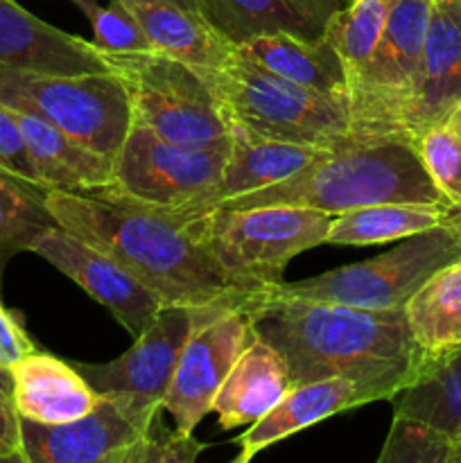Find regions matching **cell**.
<instances>
[{
	"mask_svg": "<svg viewBox=\"0 0 461 463\" xmlns=\"http://www.w3.org/2000/svg\"><path fill=\"white\" fill-rule=\"evenodd\" d=\"M45 206L68 233L125 267L163 307L247 310L260 289L230 276L183 224L90 194L48 190Z\"/></svg>",
	"mask_w": 461,
	"mask_h": 463,
	"instance_id": "cell-1",
	"label": "cell"
},
{
	"mask_svg": "<svg viewBox=\"0 0 461 463\" xmlns=\"http://www.w3.org/2000/svg\"><path fill=\"white\" fill-rule=\"evenodd\" d=\"M244 312L258 337L285 357L292 387L337 375H402L414 383L429 357L411 337L405 310H362L258 294Z\"/></svg>",
	"mask_w": 461,
	"mask_h": 463,
	"instance_id": "cell-2",
	"label": "cell"
},
{
	"mask_svg": "<svg viewBox=\"0 0 461 463\" xmlns=\"http://www.w3.org/2000/svg\"><path fill=\"white\" fill-rule=\"evenodd\" d=\"M393 202L455 206L429 179L419 145L405 140L334 149L287 181L226 199L212 211L296 206L342 215L357 208Z\"/></svg>",
	"mask_w": 461,
	"mask_h": 463,
	"instance_id": "cell-3",
	"label": "cell"
},
{
	"mask_svg": "<svg viewBox=\"0 0 461 463\" xmlns=\"http://www.w3.org/2000/svg\"><path fill=\"white\" fill-rule=\"evenodd\" d=\"M194 71L211 86L226 120L258 138L310 145L330 152L355 147L346 99L328 98L271 75L240 57L238 50L226 68Z\"/></svg>",
	"mask_w": 461,
	"mask_h": 463,
	"instance_id": "cell-4",
	"label": "cell"
},
{
	"mask_svg": "<svg viewBox=\"0 0 461 463\" xmlns=\"http://www.w3.org/2000/svg\"><path fill=\"white\" fill-rule=\"evenodd\" d=\"M230 138L211 147H183L131 125L116 161L113 188L90 197L127 203L185 224L202 215L221 179Z\"/></svg>",
	"mask_w": 461,
	"mask_h": 463,
	"instance_id": "cell-5",
	"label": "cell"
},
{
	"mask_svg": "<svg viewBox=\"0 0 461 463\" xmlns=\"http://www.w3.org/2000/svg\"><path fill=\"white\" fill-rule=\"evenodd\" d=\"M333 217L296 206L220 208L183 226L230 276L262 292L283 283L292 258L325 244Z\"/></svg>",
	"mask_w": 461,
	"mask_h": 463,
	"instance_id": "cell-6",
	"label": "cell"
},
{
	"mask_svg": "<svg viewBox=\"0 0 461 463\" xmlns=\"http://www.w3.org/2000/svg\"><path fill=\"white\" fill-rule=\"evenodd\" d=\"M461 258V220L414 235L382 256L337 267L296 283L262 289L267 298L337 303L362 310H405L409 298L446 265Z\"/></svg>",
	"mask_w": 461,
	"mask_h": 463,
	"instance_id": "cell-7",
	"label": "cell"
},
{
	"mask_svg": "<svg viewBox=\"0 0 461 463\" xmlns=\"http://www.w3.org/2000/svg\"><path fill=\"white\" fill-rule=\"evenodd\" d=\"M434 0H391L382 36L360 75L348 81L353 145L405 138V120L423 57Z\"/></svg>",
	"mask_w": 461,
	"mask_h": 463,
	"instance_id": "cell-8",
	"label": "cell"
},
{
	"mask_svg": "<svg viewBox=\"0 0 461 463\" xmlns=\"http://www.w3.org/2000/svg\"><path fill=\"white\" fill-rule=\"evenodd\" d=\"M0 104L57 127L116 161L131 125V99L116 72L41 75L0 68Z\"/></svg>",
	"mask_w": 461,
	"mask_h": 463,
	"instance_id": "cell-9",
	"label": "cell"
},
{
	"mask_svg": "<svg viewBox=\"0 0 461 463\" xmlns=\"http://www.w3.org/2000/svg\"><path fill=\"white\" fill-rule=\"evenodd\" d=\"M102 52L111 72L127 86L134 125L183 147H211L229 140V120L193 66L156 50Z\"/></svg>",
	"mask_w": 461,
	"mask_h": 463,
	"instance_id": "cell-10",
	"label": "cell"
},
{
	"mask_svg": "<svg viewBox=\"0 0 461 463\" xmlns=\"http://www.w3.org/2000/svg\"><path fill=\"white\" fill-rule=\"evenodd\" d=\"M230 310L217 307H163L156 319L136 337L134 346L104 364L72 362L86 383L102 398L125 402L140 414L163 411V398L170 389L185 342L202 321Z\"/></svg>",
	"mask_w": 461,
	"mask_h": 463,
	"instance_id": "cell-11",
	"label": "cell"
},
{
	"mask_svg": "<svg viewBox=\"0 0 461 463\" xmlns=\"http://www.w3.org/2000/svg\"><path fill=\"white\" fill-rule=\"evenodd\" d=\"M253 337L256 330L244 310L224 312L194 328L163 398V411L172 416L179 432L194 434L203 416L212 411L226 375Z\"/></svg>",
	"mask_w": 461,
	"mask_h": 463,
	"instance_id": "cell-12",
	"label": "cell"
},
{
	"mask_svg": "<svg viewBox=\"0 0 461 463\" xmlns=\"http://www.w3.org/2000/svg\"><path fill=\"white\" fill-rule=\"evenodd\" d=\"M32 251L80 285L99 306L107 307L113 319L125 326L134 339L163 310L161 301L125 267L61 226H54L41 235Z\"/></svg>",
	"mask_w": 461,
	"mask_h": 463,
	"instance_id": "cell-13",
	"label": "cell"
},
{
	"mask_svg": "<svg viewBox=\"0 0 461 463\" xmlns=\"http://www.w3.org/2000/svg\"><path fill=\"white\" fill-rule=\"evenodd\" d=\"M156 416L102 398L89 416L72 423L41 425L21 419L23 455L27 463H122Z\"/></svg>",
	"mask_w": 461,
	"mask_h": 463,
	"instance_id": "cell-14",
	"label": "cell"
},
{
	"mask_svg": "<svg viewBox=\"0 0 461 463\" xmlns=\"http://www.w3.org/2000/svg\"><path fill=\"white\" fill-rule=\"evenodd\" d=\"M409 384V380L402 375H373V378L337 375V378L296 384L265 419L249 425L247 432L240 434L238 446L256 457V452L330 416L375 401H393Z\"/></svg>",
	"mask_w": 461,
	"mask_h": 463,
	"instance_id": "cell-15",
	"label": "cell"
},
{
	"mask_svg": "<svg viewBox=\"0 0 461 463\" xmlns=\"http://www.w3.org/2000/svg\"><path fill=\"white\" fill-rule=\"evenodd\" d=\"M0 68L41 75L111 72L93 41L41 21L16 0H0Z\"/></svg>",
	"mask_w": 461,
	"mask_h": 463,
	"instance_id": "cell-16",
	"label": "cell"
},
{
	"mask_svg": "<svg viewBox=\"0 0 461 463\" xmlns=\"http://www.w3.org/2000/svg\"><path fill=\"white\" fill-rule=\"evenodd\" d=\"M461 102V5L434 0L423 57L405 120V138H419L441 125Z\"/></svg>",
	"mask_w": 461,
	"mask_h": 463,
	"instance_id": "cell-17",
	"label": "cell"
},
{
	"mask_svg": "<svg viewBox=\"0 0 461 463\" xmlns=\"http://www.w3.org/2000/svg\"><path fill=\"white\" fill-rule=\"evenodd\" d=\"M12 401L18 416L32 423L61 425L89 416L102 396L72 362L36 348L12 366Z\"/></svg>",
	"mask_w": 461,
	"mask_h": 463,
	"instance_id": "cell-18",
	"label": "cell"
},
{
	"mask_svg": "<svg viewBox=\"0 0 461 463\" xmlns=\"http://www.w3.org/2000/svg\"><path fill=\"white\" fill-rule=\"evenodd\" d=\"M289 389L292 378L285 357L256 335L226 375L212 402V411L221 430L253 425L265 419L287 396Z\"/></svg>",
	"mask_w": 461,
	"mask_h": 463,
	"instance_id": "cell-19",
	"label": "cell"
},
{
	"mask_svg": "<svg viewBox=\"0 0 461 463\" xmlns=\"http://www.w3.org/2000/svg\"><path fill=\"white\" fill-rule=\"evenodd\" d=\"M229 138L230 147L224 170H221V179L203 206L202 215L211 213L217 203L226 202V199L256 193V190L287 181L298 170L330 152V149L310 147V145L258 138V136L249 134L242 127L230 125V122Z\"/></svg>",
	"mask_w": 461,
	"mask_h": 463,
	"instance_id": "cell-20",
	"label": "cell"
},
{
	"mask_svg": "<svg viewBox=\"0 0 461 463\" xmlns=\"http://www.w3.org/2000/svg\"><path fill=\"white\" fill-rule=\"evenodd\" d=\"M16 118L43 188L72 194H95L113 188V158L93 152L41 118L18 111Z\"/></svg>",
	"mask_w": 461,
	"mask_h": 463,
	"instance_id": "cell-21",
	"label": "cell"
},
{
	"mask_svg": "<svg viewBox=\"0 0 461 463\" xmlns=\"http://www.w3.org/2000/svg\"><path fill=\"white\" fill-rule=\"evenodd\" d=\"M156 52L193 68L220 71L235 59V43L226 39L203 14L167 3L120 0Z\"/></svg>",
	"mask_w": 461,
	"mask_h": 463,
	"instance_id": "cell-22",
	"label": "cell"
},
{
	"mask_svg": "<svg viewBox=\"0 0 461 463\" xmlns=\"http://www.w3.org/2000/svg\"><path fill=\"white\" fill-rule=\"evenodd\" d=\"M208 21L235 45L262 34L321 39L348 0H202Z\"/></svg>",
	"mask_w": 461,
	"mask_h": 463,
	"instance_id": "cell-23",
	"label": "cell"
},
{
	"mask_svg": "<svg viewBox=\"0 0 461 463\" xmlns=\"http://www.w3.org/2000/svg\"><path fill=\"white\" fill-rule=\"evenodd\" d=\"M235 50L240 57L271 75L348 102L346 71L339 54L324 36L303 39L296 34H262L242 41Z\"/></svg>",
	"mask_w": 461,
	"mask_h": 463,
	"instance_id": "cell-24",
	"label": "cell"
},
{
	"mask_svg": "<svg viewBox=\"0 0 461 463\" xmlns=\"http://www.w3.org/2000/svg\"><path fill=\"white\" fill-rule=\"evenodd\" d=\"M459 220L461 208L443 206V203H375V206L334 215L325 244L369 247V244L396 242Z\"/></svg>",
	"mask_w": 461,
	"mask_h": 463,
	"instance_id": "cell-25",
	"label": "cell"
},
{
	"mask_svg": "<svg viewBox=\"0 0 461 463\" xmlns=\"http://www.w3.org/2000/svg\"><path fill=\"white\" fill-rule=\"evenodd\" d=\"M393 416L428 425L447 439L461 432V344L428 357L419 378L393 398Z\"/></svg>",
	"mask_w": 461,
	"mask_h": 463,
	"instance_id": "cell-26",
	"label": "cell"
},
{
	"mask_svg": "<svg viewBox=\"0 0 461 463\" xmlns=\"http://www.w3.org/2000/svg\"><path fill=\"white\" fill-rule=\"evenodd\" d=\"M405 319L428 355L461 344V258L438 269L405 306Z\"/></svg>",
	"mask_w": 461,
	"mask_h": 463,
	"instance_id": "cell-27",
	"label": "cell"
},
{
	"mask_svg": "<svg viewBox=\"0 0 461 463\" xmlns=\"http://www.w3.org/2000/svg\"><path fill=\"white\" fill-rule=\"evenodd\" d=\"M45 188L0 167V283L14 256L32 251L41 235L59 226L45 206Z\"/></svg>",
	"mask_w": 461,
	"mask_h": 463,
	"instance_id": "cell-28",
	"label": "cell"
},
{
	"mask_svg": "<svg viewBox=\"0 0 461 463\" xmlns=\"http://www.w3.org/2000/svg\"><path fill=\"white\" fill-rule=\"evenodd\" d=\"M391 0H348L325 23L324 39L333 45L346 71V81L360 75L382 36Z\"/></svg>",
	"mask_w": 461,
	"mask_h": 463,
	"instance_id": "cell-29",
	"label": "cell"
},
{
	"mask_svg": "<svg viewBox=\"0 0 461 463\" xmlns=\"http://www.w3.org/2000/svg\"><path fill=\"white\" fill-rule=\"evenodd\" d=\"M93 27V43L107 52H147L152 50L147 36L120 0H71Z\"/></svg>",
	"mask_w": 461,
	"mask_h": 463,
	"instance_id": "cell-30",
	"label": "cell"
},
{
	"mask_svg": "<svg viewBox=\"0 0 461 463\" xmlns=\"http://www.w3.org/2000/svg\"><path fill=\"white\" fill-rule=\"evenodd\" d=\"M419 154L434 185L461 208V131L447 120L432 127L419 138Z\"/></svg>",
	"mask_w": 461,
	"mask_h": 463,
	"instance_id": "cell-31",
	"label": "cell"
},
{
	"mask_svg": "<svg viewBox=\"0 0 461 463\" xmlns=\"http://www.w3.org/2000/svg\"><path fill=\"white\" fill-rule=\"evenodd\" d=\"M450 439L416 420L393 416L375 463H446Z\"/></svg>",
	"mask_w": 461,
	"mask_h": 463,
	"instance_id": "cell-32",
	"label": "cell"
},
{
	"mask_svg": "<svg viewBox=\"0 0 461 463\" xmlns=\"http://www.w3.org/2000/svg\"><path fill=\"white\" fill-rule=\"evenodd\" d=\"M206 448V443L197 441L194 434L167 428L163 414H158L143 437L131 446L122 463H194Z\"/></svg>",
	"mask_w": 461,
	"mask_h": 463,
	"instance_id": "cell-33",
	"label": "cell"
},
{
	"mask_svg": "<svg viewBox=\"0 0 461 463\" xmlns=\"http://www.w3.org/2000/svg\"><path fill=\"white\" fill-rule=\"evenodd\" d=\"M0 167L9 175L27 181V184L41 185L34 161H32L30 149H27L25 136L18 125L16 111L3 107V104H0Z\"/></svg>",
	"mask_w": 461,
	"mask_h": 463,
	"instance_id": "cell-34",
	"label": "cell"
},
{
	"mask_svg": "<svg viewBox=\"0 0 461 463\" xmlns=\"http://www.w3.org/2000/svg\"><path fill=\"white\" fill-rule=\"evenodd\" d=\"M34 351L36 344L23 326L21 317L0 303V366L5 371H12V366H16L23 357L32 355Z\"/></svg>",
	"mask_w": 461,
	"mask_h": 463,
	"instance_id": "cell-35",
	"label": "cell"
},
{
	"mask_svg": "<svg viewBox=\"0 0 461 463\" xmlns=\"http://www.w3.org/2000/svg\"><path fill=\"white\" fill-rule=\"evenodd\" d=\"M0 452L3 455H21V416L9 393L0 392Z\"/></svg>",
	"mask_w": 461,
	"mask_h": 463,
	"instance_id": "cell-36",
	"label": "cell"
},
{
	"mask_svg": "<svg viewBox=\"0 0 461 463\" xmlns=\"http://www.w3.org/2000/svg\"><path fill=\"white\" fill-rule=\"evenodd\" d=\"M147 3H167V5H176V7L190 9V12L203 14L202 0H147ZM203 16H206V14H203Z\"/></svg>",
	"mask_w": 461,
	"mask_h": 463,
	"instance_id": "cell-37",
	"label": "cell"
},
{
	"mask_svg": "<svg viewBox=\"0 0 461 463\" xmlns=\"http://www.w3.org/2000/svg\"><path fill=\"white\" fill-rule=\"evenodd\" d=\"M446 463H461V432L450 439V448H447Z\"/></svg>",
	"mask_w": 461,
	"mask_h": 463,
	"instance_id": "cell-38",
	"label": "cell"
},
{
	"mask_svg": "<svg viewBox=\"0 0 461 463\" xmlns=\"http://www.w3.org/2000/svg\"><path fill=\"white\" fill-rule=\"evenodd\" d=\"M0 392H5L12 396V373H9V371H5L3 366H0Z\"/></svg>",
	"mask_w": 461,
	"mask_h": 463,
	"instance_id": "cell-39",
	"label": "cell"
},
{
	"mask_svg": "<svg viewBox=\"0 0 461 463\" xmlns=\"http://www.w3.org/2000/svg\"><path fill=\"white\" fill-rule=\"evenodd\" d=\"M0 463H27V459H25V455H3V452H0Z\"/></svg>",
	"mask_w": 461,
	"mask_h": 463,
	"instance_id": "cell-40",
	"label": "cell"
},
{
	"mask_svg": "<svg viewBox=\"0 0 461 463\" xmlns=\"http://www.w3.org/2000/svg\"><path fill=\"white\" fill-rule=\"evenodd\" d=\"M447 122H450V125H455L456 129L461 131V102L456 104V109H455V111H452V116L447 118Z\"/></svg>",
	"mask_w": 461,
	"mask_h": 463,
	"instance_id": "cell-41",
	"label": "cell"
},
{
	"mask_svg": "<svg viewBox=\"0 0 461 463\" xmlns=\"http://www.w3.org/2000/svg\"><path fill=\"white\" fill-rule=\"evenodd\" d=\"M251 459H253V455L249 450H242L240 452L238 457H235L233 461H229V463H251Z\"/></svg>",
	"mask_w": 461,
	"mask_h": 463,
	"instance_id": "cell-42",
	"label": "cell"
},
{
	"mask_svg": "<svg viewBox=\"0 0 461 463\" xmlns=\"http://www.w3.org/2000/svg\"><path fill=\"white\" fill-rule=\"evenodd\" d=\"M450 3H456V5H461V0H450Z\"/></svg>",
	"mask_w": 461,
	"mask_h": 463,
	"instance_id": "cell-43",
	"label": "cell"
}]
</instances>
